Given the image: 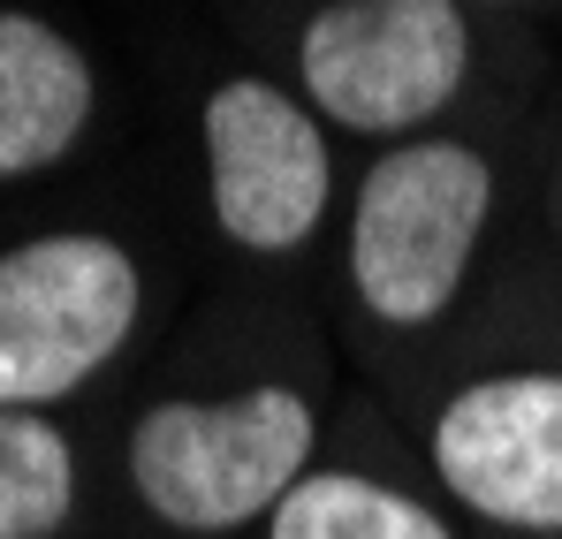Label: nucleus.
Here are the masks:
<instances>
[{
  "mask_svg": "<svg viewBox=\"0 0 562 539\" xmlns=\"http://www.w3.org/2000/svg\"><path fill=\"white\" fill-rule=\"evenodd\" d=\"M198 168L213 236L244 259L312 251L335 213V130L267 69H228L205 85Z\"/></svg>",
  "mask_w": 562,
  "mask_h": 539,
  "instance_id": "6",
  "label": "nucleus"
},
{
  "mask_svg": "<svg viewBox=\"0 0 562 539\" xmlns=\"http://www.w3.org/2000/svg\"><path fill=\"white\" fill-rule=\"evenodd\" d=\"M99 122L92 54L38 8H0V182L61 168Z\"/></svg>",
  "mask_w": 562,
  "mask_h": 539,
  "instance_id": "7",
  "label": "nucleus"
},
{
  "mask_svg": "<svg viewBox=\"0 0 562 539\" xmlns=\"http://www.w3.org/2000/svg\"><path fill=\"white\" fill-rule=\"evenodd\" d=\"M319 463L327 418L296 380L160 395L122 434V509L137 539H259L289 486Z\"/></svg>",
  "mask_w": 562,
  "mask_h": 539,
  "instance_id": "1",
  "label": "nucleus"
},
{
  "mask_svg": "<svg viewBox=\"0 0 562 539\" xmlns=\"http://www.w3.org/2000/svg\"><path fill=\"white\" fill-rule=\"evenodd\" d=\"M555 281H562V244H555Z\"/></svg>",
  "mask_w": 562,
  "mask_h": 539,
  "instance_id": "11",
  "label": "nucleus"
},
{
  "mask_svg": "<svg viewBox=\"0 0 562 539\" xmlns=\"http://www.w3.org/2000/svg\"><path fill=\"white\" fill-rule=\"evenodd\" d=\"M471 77L479 8L464 0H319L289 38V91L335 137H426L471 91Z\"/></svg>",
  "mask_w": 562,
  "mask_h": 539,
  "instance_id": "3",
  "label": "nucleus"
},
{
  "mask_svg": "<svg viewBox=\"0 0 562 539\" xmlns=\"http://www.w3.org/2000/svg\"><path fill=\"white\" fill-rule=\"evenodd\" d=\"M418 471L471 539H562V358L486 364L434 395Z\"/></svg>",
  "mask_w": 562,
  "mask_h": 539,
  "instance_id": "5",
  "label": "nucleus"
},
{
  "mask_svg": "<svg viewBox=\"0 0 562 539\" xmlns=\"http://www.w3.org/2000/svg\"><path fill=\"white\" fill-rule=\"evenodd\" d=\"M259 539H471L418 479H395L380 463L327 456L319 471H304L289 486Z\"/></svg>",
  "mask_w": 562,
  "mask_h": 539,
  "instance_id": "8",
  "label": "nucleus"
},
{
  "mask_svg": "<svg viewBox=\"0 0 562 539\" xmlns=\"http://www.w3.org/2000/svg\"><path fill=\"white\" fill-rule=\"evenodd\" d=\"M85 517V449L46 411H0V539H69Z\"/></svg>",
  "mask_w": 562,
  "mask_h": 539,
  "instance_id": "9",
  "label": "nucleus"
},
{
  "mask_svg": "<svg viewBox=\"0 0 562 539\" xmlns=\"http://www.w3.org/2000/svg\"><path fill=\"white\" fill-rule=\"evenodd\" d=\"M502 160L471 130L380 145L342 205V289L380 335H434L486 267Z\"/></svg>",
  "mask_w": 562,
  "mask_h": 539,
  "instance_id": "2",
  "label": "nucleus"
},
{
  "mask_svg": "<svg viewBox=\"0 0 562 539\" xmlns=\"http://www.w3.org/2000/svg\"><path fill=\"white\" fill-rule=\"evenodd\" d=\"M464 8H525V0H464Z\"/></svg>",
  "mask_w": 562,
  "mask_h": 539,
  "instance_id": "10",
  "label": "nucleus"
},
{
  "mask_svg": "<svg viewBox=\"0 0 562 539\" xmlns=\"http://www.w3.org/2000/svg\"><path fill=\"white\" fill-rule=\"evenodd\" d=\"M145 259L106 228H46L0 251V411H61L137 343Z\"/></svg>",
  "mask_w": 562,
  "mask_h": 539,
  "instance_id": "4",
  "label": "nucleus"
}]
</instances>
